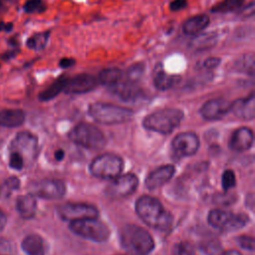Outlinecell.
Masks as SVG:
<instances>
[{"label": "cell", "instance_id": "42", "mask_svg": "<svg viewBox=\"0 0 255 255\" xmlns=\"http://www.w3.org/2000/svg\"><path fill=\"white\" fill-rule=\"evenodd\" d=\"M12 29H13V24H12V23H4V22H0V31L10 32Z\"/></svg>", "mask_w": 255, "mask_h": 255}, {"label": "cell", "instance_id": "2", "mask_svg": "<svg viewBox=\"0 0 255 255\" xmlns=\"http://www.w3.org/2000/svg\"><path fill=\"white\" fill-rule=\"evenodd\" d=\"M123 247L131 255H148L154 248L151 235L143 228L128 224L120 232Z\"/></svg>", "mask_w": 255, "mask_h": 255}, {"label": "cell", "instance_id": "44", "mask_svg": "<svg viewBox=\"0 0 255 255\" xmlns=\"http://www.w3.org/2000/svg\"><path fill=\"white\" fill-rule=\"evenodd\" d=\"M55 158L57 160H62L64 158V151L62 149H58L56 152H55Z\"/></svg>", "mask_w": 255, "mask_h": 255}, {"label": "cell", "instance_id": "35", "mask_svg": "<svg viewBox=\"0 0 255 255\" xmlns=\"http://www.w3.org/2000/svg\"><path fill=\"white\" fill-rule=\"evenodd\" d=\"M237 242L238 244L244 248V249H247L249 251H254V244H255V241H254V238L251 237V236H240L239 238H237Z\"/></svg>", "mask_w": 255, "mask_h": 255}, {"label": "cell", "instance_id": "40", "mask_svg": "<svg viewBox=\"0 0 255 255\" xmlns=\"http://www.w3.org/2000/svg\"><path fill=\"white\" fill-rule=\"evenodd\" d=\"M74 64H75V60L72 59V58H63V59L59 62V66H60L61 68H64V69L69 68V67L73 66Z\"/></svg>", "mask_w": 255, "mask_h": 255}, {"label": "cell", "instance_id": "26", "mask_svg": "<svg viewBox=\"0 0 255 255\" xmlns=\"http://www.w3.org/2000/svg\"><path fill=\"white\" fill-rule=\"evenodd\" d=\"M67 80L68 78L66 76H62L57 79L52 85H50L46 90L39 94V100L42 102H47L57 97L61 92L64 91Z\"/></svg>", "mask_w": 255, "mask_h": 255}, {"label": "cell", "instance_id": "29", "mask_svg": "<svg viewBox=\"0 0 255 255\" xmlns=\"http://www.w3.org/2000/svg\"><path fill=\"white\" fill-rule=\"evenodd\" d=\"M244 0H223L212 7L213 13H229L239 10L243 5Z\"/></svg>", "mask_w": 255, "mask_h": 255}, {"label": "cell", "instance_id": "21", "mask_svg": "<svg viewBox=\"0 0 255 255\" xmlns=\"http://www.w3.org/2000/svg\"><path fill=\"white\" fill-rule=\"evenodd\" d=\"M17 210L24 219H31L35 216L37 210V201L33 194H25L18 197L16 202Z\"/></svg>", "mask_w": 255, "mask_h": 255}, {"label": "cell", "instance_id": "36", "mask_svg": "<svg viewBox=\"0 0 255 255\" xmlns=\"http://www.w3.org/2000/svg\"><path fill=\"white\" fill-rule=\"evenodd\" d=\"M172 255H194V253L189 246H187L186 244L180 243L174 246Z\"/></svg>", "mask_w": 255, "mask_h": 255}, {"label": "cell", "instance_id": "22", "mask_svg": "<svg viewBox=\"0 0 255 255\" xmlns=\"http://www.w3.org/2000/svg\"><path fill=\"white\" fill-rule=\"evenodd\" d=\"M25 121V114L22 110L6 109L0 111V127L16 128Z\"/></svg>", "mask_w": 255, "mask_h": 255}, {"label": "cell", "instance_id": "17", "mask_svg": "<svg viewBox=\"0 0 255 255\" xmlns=\"http://www.w3.org/2000/svg\"><path fill=\"white\" fill-rule=\"evenodd\" d=\"M175 169L171 164H165L152 170L145 179V185L148 189H156L165 184L173 176Z\"/></svg>", "mask_w": 255, "mask_h": 255}, {"label": "cell", "instance_id": "10", "mask_svg": "<svg viewBox=\"0 0 255 255\" xmlns=\"http://www.w3.org/2000/svg\"><path fill=\"white\" fill-rule=\"evenodd\" d=\"M58 214L63 220L75 221L85 218L98 217L96 206L88 203H67L58 208Z\"/></svg>", "mask_w": 255, "mask_h": 255}, {"label": "cell", "instance_id": "28", "mask_svg": "<svg viewBox=\"0 0 255 255\" xmlns=\"http://www.w3.org/2000/svg\"><path fill=\"white\" fill-rule=\"evenodd\" d=\"M254 56L253 54L244 55L234 63V68L241 73L254 76Z\"/></svg>", "mask_w": 255, "mask_h": 255}, {"label": "cell", "instance_id": "33", "mask_svg": "<svg viewBox=\"0 0 255 255\" xmlns=\"http://www.w3.org/2000/svg\"><path fill=\"white\" fill-rule=\"evenodd\" d=\"M45 4L43 0H28L25 2L23 9L27 13H35L42 12L45 10Z\"/></svg>", "mask_w": 255, "mask_h": 255}, {"label": "cell", "instance_id": "46", "mask_svg": "<svg viewBox=\"0 0 255 255\" xmlns=\"http://www.w3.org/2000/svg\"><path fill=\"white\" fill-rule=\"evenodd\" d=\"M0 192H1V186H0Z\"/></svg>", "mask_w": 255, "mask_h": 255}, {"label": "cell", "instance_id": "15", "mask_svg": "<svg viewBox=\"0 0 255 255\" xmlns=\"http://www.w3.org/2000/svg\"><path fill=\"white\" fill-rule=\"evenodd\" d=\"M171 146L176 154L189 156L198 150L199 138L194 132H182L173 138Z\"/></svg>", "mask_w": 255, "mask_h": 255}, {"label": "cell", "instance_id": "32", "mask_svg": "<svg viewBox=\"0 0 255 255\" xmlns=\"http://www.w3.org/2000/svg\"><path fill=\"white\" fill-rule=\"evenodd\" d=\"M221 184H222V187H223V189L225 191L235 186V184H236V177H235V174H234L233 170L226 169L222 173Z\"/></svg>", "mask_w": 255, "mask_h": 255}, {"label": "cell", "instance_id": "25", "mask_svg": "<svg viewBox=\"0 0 255 255\" xmlns=\"http://www.w3.org/2000/svg\"><path fill=\"white\" fill-rule=\"evenodd\" d=\"M217 44V36L213 32L198 34L190 43L192 49L197 51H205L207 49H211Z\"/></svg>", "mask_w": 255, "mask_h": 255}, {"label": "cell", "instance_id": "37", "mask_svg": "<svg viewBox=\"0 0 255 255\" xmlns=\"http://www.w3.org/2000/svg\"><path fill=\"white\" fill-rule=\"evenodd\" d=\"M221 59L219 57H209L204 60L202 63V67L206 70H213L219 66Z\"/></svg>", "mask_w": 255, "mask_h": 255}, {"label": "cell", "instance_id": "8", "mask_svg": "<svg viewBox=\"0 0 255 255\" xmlns=\"http://www.w3.org/2000/svg\"><path fill=\"white\" fill-rule=\"evenodd\" d=\"M248 216L244 213L234 214L221 209H213L209 212L208 223L222 231H234L242 228L248 222Z\"/></svg>", "mask_w": 255, "mask_h": 255}, {"label": "cell", "instance_id": "41", "mask_svg": "<svg viewBox=\"0 0 255 255\" xmlns=\"http://www.w3.org/2000/svg\"><path fill=\"white\" fill-rule=\"evenodd\" d=\"M18 52H19V50H18V49H11L10 51H8V52L4 53V54H3V56H2V58H3L4 60H9V59H11V58L15 57V56H16V54H17Z\"/></svg>", "mask_w": 255, "mask_h": 255}, {"label": "cell", "instance_id": "24", "mask_svg": "<svg viewBox=\"0 0 255 255\" xmlns=\"http://www.w3.org/2000/svg\"><path fill=\"white\" fill-rule=\"evenodd\" d=\"M21 246L27 255H45L43 239L37 234L27 235L23 239Z\"/></svg>", "mask_w": 255, "mask_h": 255}, {"label": "cell", "instance_id": "9", "mask_svg": "<svg viewBox=\"0 0 255 255\" xmlns=\"http://www.w3.org/2000/svg\"><path fill=\"white\" fill-rule=\"evenodd\" d=\"M30 193L44 199H59L66 192V185L60 179H43L30 185Z\"/></svg>", "mask_w": 255, "mask_h": 255}, {"label": "cell", "instance_id": "4", "mask_svg": "<svg viewBox=\"0 0 255 255\" xmlns=\"http://www.w3.org/2000/svg\"><path fill=\"white\" fill-rule=\"evenodd\" d=\"M89 114L96 122L105 125L127 123L133 117L131 110L108 103H94L90 105Z\"/></svg>", "mask_w": 255, "mask_h": 255}, {"label": "cell", "instance_id": "48", "mask_svg": "<svg viewBox=\"0 0 255 255\" xmlns=\"http://www.w3.org/2000/svg\"><path fill=\"white\" fill-rule=\"evenodd\" d=\"M0 6H1V1H0Z\"/></svg>", "mask_w": 255, "mask_h": 255}, {"label": "cell", "instance_id": "27", "mask_svg": "<svg viewBox=\"0 0 255 255\" xmlns=\"http://www.w3.org/2000/svg\"><path fill=\"white\" fill-rule=\"evenodd\" d=\"M124 79V72L118 68L104 69L99 74V82L108 88Z\"/></svg>", "mask_w": 255, "mask_h": 255}, {"label": "cell", "instance_id": "30", "mask_svg": "<svg viewBox=\"0 0 255 255\" xmlns=\"http://www.w3.org/2000/svg\"><path fill=\"white\" fill-rule=\"evenodd\" d=\"M50 37V32L46 31V32H41V33H36L33 36H31L28 40H27V47L32 49V50H42L46 47L48 40Z\"/></svg>", "mask_w": 255, "mask_h": 255}, {"label": "cell", "instance_id": "38", "mask_svg": "<svg viewBox=\"0 0 255 255\" xmlns=\"http://www.w3.org/2000/svg\"><path fill=\"white\" fill-rule=\"evenodd\" d=\"M187 6L186 0H172L169 3V8L171 11H179Z\"/></svg>", "mask_w": 255, "mask_h": 255}, {"label": "cell", "instance_id": "19", "mask_svg": "<svg viewBox=\"0 0 255 255\" xmlns=\"http://www.w3.org/2000/svg\"><path fill=\"white\" fill-rule=\"evenodd\" d=\"M231 111L236 117L243 120H252L255 117V100L254 95L251 94L246 98L239 99L232 102Z\"/></svg>", "mask_w": 255, "mask_h": 255}, {"label": "cell", "instance_id": "6", "mask_svg": "<svg viewBox=\"0 0 255 255\" xmlns=\"http://www.w3.org/2000/svg\"><path fill=\"white\" fill-rule=\"evenodd\" d=\"M69 227L75 234L95 242H104L110 236V229L107 224L97 217L71 221Z\"/></svg>", "mask_w": 255, "mask_h": 255}, {"label": "cell", "instance_id": "12", "mask_svg": "<svg viewBox=\"0 0 255 255\" xmlns=\"http://www.w3.org/2000/svg\"><path fill=\"white\" fill-rule=\"evenodd\" d=\"M12 148L25 159L33 160L37 154L38 141L37 137L28 131L20 132L12 143Z\"/></svg>", "mask_w": 255, "mask_h": 255}, {"label": "cell", "instance_id": "20", "mask_svg": "<svg viewBox=\"0 0 255 255\" xmlns=\"http://www.w3.org/2000/svg\"><path fill=\"white\" fill-rule=\"evenodd\" d=\"M210 19L206 14L195 15L188 18L182 25V31L185 35L196 36L200 34L208 25Z\"/></svg>", "mask_w": 255, "mask_h": 255}, {"label": "cell", "instance_id": "7", "mask_svg": "<svg viewBox=\"0 0 255 255\" xmlns=\"http://www.w3.org/2000/svg\"><path fill=\"white\" fill-rule=\"evenodd\" d=\"M124 169V160L122 157L105 153L96 157L90 164L91 173L102 179H114L121 175Z\"/></svg>", "mask_w": 255, "mask_h": 255}, {"label": "cell", "instance_id": "3", "mask_svg": "<svg viewBox=\"0 0 255 255\" xmlns=\"http://www.w3.org/2000/svg\"><path fill=\"white\" fill-rule=\"evenodd\" d=\"M183 119V112L176 108H164L147 115L142 125L146 129L167 134L175 129Z\"/></svg>", "mask_w": 255, "mask_h": 255}, {"label": "cell", "instance_id": "11", "mask_svg": "<svg viewBox=\"0 0 255 255\" xmlns=\"http://www.w3.org/2000/svg\"><path fill=\"white\" fill-rule=\"evenodd\" d=\"M112 183L108 186L107 192L111 197L121 198L132 194L137 187L138 179L133 173H126L112 179Z\"/></svg>", "mask_w": 255, "mask_h": 255}, {"label": "cell", "instance_id": "43", "mask_svg": "<svg viewBox=\"0 0 255 255\" xmlns=\"http://www.w3.org/2000/svg\"><path fill=\"white\" fill-rule=\"evenodd\" d=\"M6 222H7L6 216H5V214L0 210V231H2V230L5 228Z\"/></svg>", "mask_w": 255, "mask_h": 255}, {"label": "cell", "instance_id": "31", "mask_svg": "<svg viewBox=\"0 0 255 255\" xmlns=\"http://www.w3.org/2000/svg\"><path fill=\"white\" fill-rule=\"evenodd\" d=\"M144 69L145 66L143 63H134L130 65L126 72L127 80L133 83H137L144 74Z\"/></svg>", "mask_w": 255, "mask_h": 255}, {"label": "cell", "instance_id": "18", "mask_svg": "<svg viewBox=\"0 0 255 255\" xmlns=\"http://www.w3.org/2000/svg\"><path fill=\"white\" fill-rule=\"evenodd\" d=\"M253 143V132L249 128H237L229 139V147L235 151H243L251 147Z\"/></svg>", "mask_w": 255, "mask_h": 255}, {"label": "cell", "instance_id": "5", "mask_svg": "<svg viewBox=\"0 0 255 255\" xmlns=\"http://www.w3.org/2000/svg\"><path fill=\"white\" fill-rule=\"evenodd\" d=\"M69 138L78 145L88 149H101L106 144V137L97 127L81 123L69 132Z\"/></svg>", "mask_w": 255, "mask_h": 255}, {"label": "cell", "instance_id": "23", "mask_svg": "<svg viewBox=\"0 0 255 255\" xmlns=\"http://www.w3.org/2000/svg\"><path fill=\"white\" fill-rule=\"evenodd\" d=\"M180 81V77L177 75L166 74L161 67L157 69L153 76V85L159 91H166L174 87Z\"/></svg>", "mask_w": 255, "mask_h": 255}, {"label": "cell", "instance_id": "13", "mask_svg": "<svg viewBox=\"0 0 255 255\" xmlns=\"http://www.w3.org/2000/svg\"><path fill=\"white\" fill-rule=\"evenodd\" d=\"M232 102L223 99L216 98L207 101L200 108V115L203 119L208 121H215L223 118L231 111Z\"/></svg>", "mask_w": 255, "mask_h": 255}, {"label": "cell", "instance_id": "34", "mask_svg": "<svg viewBox=\"0 0 255 255\" xmlns=\"http://www.w3.org/2000/svg\"><path fill=\"white\" fill-rule=\"evenodd\" d=\"M9 163L12 168H14L16 170H20L23 168L25 160L21 156V154H19L17 151L12 150V152L10 153V157H9Z\"/></svg>", "mask_w": 255, "mask_h": 255}, {"label": "cell", "instance_id": "47", "mask_svg": "<svg viewBox=\"0 0 255 255\" xmlns=\"http://www.w3.org/2000/svg\"><path fill=\"white\" fill-rule=\"evenodd\" d=\"M117 255H123V254H117Z\"/></svg>", "mask_w": 255, "mask_h": 255}, {"label": "cell", "instance_id": "1", "mask_svg": "<svg viewBox=\"0 0 255 255\" xmlns=\"http://www.w3.org/2000/svg\"><path fill=\"white\" fill-rule=\"evenodd\" d=\"M135 211L139 218L152 228L167 230L172 224L173 217L171 213L164 209L158 199L152 196L143 195L139 197L135 203Z\"/></svg>", "mask_w": 255, "mask_h": 255}, {"label": "cell", "instance_id": "45", "mask_svg": "<svg viewBox=\"0 0 255 255\" xmlns=\"http://www.w3.org/2000/svg\"><path fill=\"white\" fill-rule=\"evenodd\" d=\"M220 255H242V254L237 250H227V251L221 253Z\"/></svg>", "mask_w": 255, "mask_h": 255}, {"label": "cell", "instance_id": "14", "mask_svg": "<svg viewBox=\"0 0 255 255\" xmlns=\"http://www.w3.org/2000/svg\"><path fill=\"white\" fill-rule=\"evenodd\" d=\"M98 80L95 76L90 74H80L67 80L64 88L66 94L79 95L93 91L98 86Z\"/></svg>", "mask_w": 255, "mask_h": 255}, {"label": "cell", "instance_id": "16", "mask_svg": "<svg viewBox=\"0 0 255 255\" xmlns=\"http://www.w3.org/2000/svg\"><path fill=\"white\" fill-rule=\"evenodd\" d=\"M109 90L112 94L117 96L120 100L124 102H135L138 99L142 98L143 92L137 86L136 83L130 81H120L117 84L109 87Z\"/></svg>", "mask_w": 255, "mask_h": 255}, {"label": "cell", "instance_id": "39", "mask_svg": "<svg viewBox=\"0 0 255 255\" xmlns=\"http://www.w3.org/2000/svg\"><path fill=\"white\" fill-rule=\"evenodd\" d=\"M5 185L8 189L10 190H15V189H18L19 188V185H20V181L17 177L15 176H11L9 177L6 182H5Z\"/></svg>", "mask_w": 255, "mask_h": 255}]
</instances>
